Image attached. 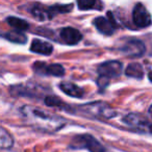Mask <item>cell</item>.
Masks as SVG:
<instances>
[{
    "instance_id": "cell-1",
    "label": "cell",
    "mask_w": 152,
    "mask_h": 152,
    "mask_svg": "<svg viewBox=\"0 0 152 152\" xmlns=\"http://www.w3.org/2000/svg\"><path fill=\"white\" fill-rule=\"evenodd\" d=\"M20 114L26 124L44 132H56L67 124L61 117L32 105H23L20 108Z\"/></svg>"
},
{
    "instance_id": "cell-2",
    "label": "cell",
    "mask_w": 152,
    "mask_h": 152,
    "mask_svg": "<svg viewBox=\"0 0 152 152\" xmlns=\"http://www.w3.org/2000/svg\"><path fill=\"white\" fill-rule=\"evenodd\" d=\"M77 112L87 118L98 119V120H108L116 117L117 112L108 103L103 101H95L79 105Z\"/></svg>"
},
{
    "instance_id": "cell-3",
    "label": "cell",
    "mask_w": 152,
    "mask_h": 152,
    "mask_svg": "<svg viewBox=\"0 0 152 152\" xmlns=\"http://www.w3.org/2000/svg\"><path fill=\"white\" fill-rule=\"evenodd\" d=\"M70 147L74 149H88L90 152H106L105 147L89 133L75 135L70 144Z\"/></svg>"
},
{
    "instance_id": "cell-4",
    "label": "cell",
    "mask_w": 152,
    "mask_h": 152,
    "mask_svg": "<svg viewBox=\"0 0 152 152\" xmlns=\"http://www.w3.org/2000/svg\"><path fill=\"white\" fill-rule=\"evenodd\" d=\"M97 71L100 77L110 80V78H115V77H118L121 75L123 71V65L119 61H104L101 65H99Z\"/></svg>"
},
{
    "instance_id": "cell-5",
    "label": "cell",
    "mask_w": 152,
    "mask_h": 152,
    "mask_svg": "<svg viewBox=\"0 0 152 152\" xmlns=\"http://www.w3.org/2000/svg\"><path fill=\"white\" fill-rule=\"evenodd\" d=\"M34 72L41 75L63 76L65 74V68L59 64H46L43 61H37L32 66Z\"/></svg>"
},
{
    "instance_id": "cell-6",
    "label": "cell",
    "mask_w": 152,
    "mask_h": 152,
    "mask_svg": "<svg viewBox=\"0 0 152 152\" xmlns=\"http://www.w3.org/2000/svg\"><path fill=\"white\" fill-rule=\"evenodd\" d=\"M108 18L105 17H97L94 19L93 24L96 27V29L99 32L106 36H110V34H114V31L117 28V23L115 21L114 17H113L112 13L108 12L107 13Z\"/></svg>"
},
{
    "instance_id": "cell-7",
    "label": "cell",
    "mask_w": 152,
    "mask_h": 152,
    "mask_svg": "<svg viewBox=\"0 0 152 152\" xmlns=\"http://www.w3.org/2000/svg\"><path fill=\"white\" fill-rule=\"evenodd\" d=\"M132 20L133 23L137 27L145 28L148 27L152 23L151 16L145 7L142 3H137L132 11Z\"/></svg>"
},
{
    "instance_id": "cell-8",
    "label": "cell",
    "mask_w": 152,
    "mask_h": 152,
    "mask_svg": "<svg viewBox=\"0 0 152 152\" xmlns=\"http://www.w3.org/2000/svg\"><path fill=\"white\" fill-rule=\"evenodd\" d=\"M121 52L124 53L126 56L129 57H140L145 53L146 47L142 41L140 40H129L120 48Z\"/></svg>"
},
{
    "instance_id": "cell-9",
    "label": "cell",
    "mask_w": 152,
    "mask_h": 152,
    "mask_svg": "<svg viewBox=\"0 0 152 152\" xmlns=\"http://www.w3.org/2000/svg\"><path fill=\"white\" fill-rule=\"evenodd\" d=\"M61 41L68 45H75L79 43V41L83 39V34H80L78 29L73 27H66L61 30L59 34Z\"/></svg>"
},
{
    "instance_id": "cell-10",
    "label": "cell",
    "mask_w": 152,
    "mask_h": 152,
    "mask_svg": "<svg viewBox=\"0 0 152 152\" xmlns=\"http://www.w3.org/2000/svg\"><path fill=\"white\" fill-rule=\"evenodd\" d=\"M123 122L128 126H132L135 128H145V127L149 128V126L151 125L149 124V121L145 117L142 116L141 114H137V113H130V114L126 115L123 118Z\"/></svg>"
},
{
    "instance_id": "cell-11",
    "label": "cell",
    "mask_w": 152,
    "mask_h": 152,
    "mask_svg": "<svg viewBox=\"0 0 152 152\" xmlns=\"http://www.w3.org/2000/svg\"><path fill=\"white\" fill-rule=\"evenodd\" d=\"M30 51L38 53V54L50 55L53 52V46L49 42H45V41L34 39L32 41L31 45H30Z\"/></svg>"
},
{
    "instance_id": "cell-12",
    "label": "cell",
    "mask_w": 152,
    "mask_h": 152,
    "mask_svg": "<svg viewBox=\"0 0 152 152\" xmlns=\"http://www.w3.org/2000/svg\"><path fill=\"white\" fill-rule=\"evenodd\" d=\"M59 89L66 94V95L70 96V97L74 98H81L83 96V90L80 87L73 83H69V81H63L59 83Z\"/></svg>"
},
{
    "instance_id": "cell-13",
    "label": "cell",
    "mask_w": 152,
    "mask_h": 152,
    "mask_svg": "<svg viewBox=\"0 0 152 152\" xmlns=\"http://www.w3.org/2000/svg\"><path fill=\"white\" fill-rule=\"evenodd\" d=\"M14 146V137L12 134L0 125V150L11 149Z\"/></svg>"
},
{
    "instance_id": "cell-14",
    "label": "cell",
    "mask_w": 152,
    "mask_h": 152,
    "mask_svg": "<svg viewBox=\"0 0 152 152\" xmlns=\"http://www.w3.org/2000/svg\"><path fill=\"white\" fill-rule=\"evenodd\" d=\"M125 74L128 77H132V78L142 79L144 76V70L141 64L139 63H131L125 69Z\"/></svg>"
},
{
    "instance_id": "cell-15",
    "label": "cell",
    "mask_w": 152,
    "mask_h": 152,
    "mask_svg": "<svg viewBox=\"0 0 152 152\" xmlns=\"http://www.w3.org/2000/svg\"><path fill=\"white\" fill-rule=\"evenodd\" d=\"M7 22L12 27H14L17 31H20V32L25 31V30H27L28 28H29V24H28L27 21H25V20H23V19H20V18H18V17H13V16L7 17Z\"/></svg>"
},
{
    "instance_id": "cell-16",
    "label": "cell",
    "mask_w": 152,
    "mask_h": 152,
    "mask_svg": "<svg viewBox=\"0 0 152 152\" xmlns=\"http://www.w3.org/2000/svg\"><path fill=\"white\" fill-rule=\"evenodd\" d=\"M3 38L7 39L9 41L13 43H19V44H24L27 41V37L24 34L20 31H10V32H5L4 34H1Z\"/></svg>"
},
{
    "instance_id": "cell-17",
    "label": "cell",
    "mask_w": 152,
    "mask_h": 152,
    "mask_svg": "<svg viewBox=\"0 0 152 152\" xmlns=\"http://www.w3.org/2000/svg\"><path fill=\"white\" fill-rule=\"evenodd\" d=\"M45 104L47 106H50V107H61V106H66L63 103L59 98L55 97V96H47L45 98Z\"/></svg>"
},
{
    "instance_id": "cell-18",
    "label": "cell",
    "mask_w": 152,
    "mask_h": 152,
    "mask_svg": "<svg viewBox=\"0 0 152 152\" xmlns=\"http://www.w3.org/2000/svg\"><path fill=\"white\" fill-rule=\"evenodd\" d=\"M99 3L95 0H79L77 1V5H78L79 10L83 11H88V10H92Z\"/></svg>"
},
{
    "instance_id": "cell-19",
    "label": "cell",
    "mask_w": 152,
    "mask_h": 152,
    "mask_svg": "<svg viewBox=\"0 0 152 152\" xmlns=\"http://www.w3.org/2000/svg\"><path fill=\"white\" fill-rule=\"evenodd\" d=\"M148 78H149V80L152 83V71H150L149 73H148Z\"/></svg>"
},
{
    "instance_id": "cell-20",
    "label": "cell",
    "mask_w": 152,
    "mask_h": 152,
    "mask_svg": "<svg viewBox=\"0 0 152 152\" xmlns=\"http://www.w3.org/2000/svg\"><path fill=\"white\" fill-rule=\"evenodd\" d=\"M148 113H149V116H150V117H151V118H152V105H151V106H150V107H149V110H148Z\"/></svg>"
},
{
    "instance_id": "cell-21",
    "label": "cell",
    "mask_w": 152,
    "mask_h": 152,
    "mask_svg": "<svg viewBox=\"0 0 152 152\" xmlns=\"http://www.w3.org/2000/svg\"><path fill=\"white\" fill-rule=\"evenodd\" d=\"M149 131H150V132L152 133V124H151V125H150V126H149Z\"/></svg>"
}]
</instances>
